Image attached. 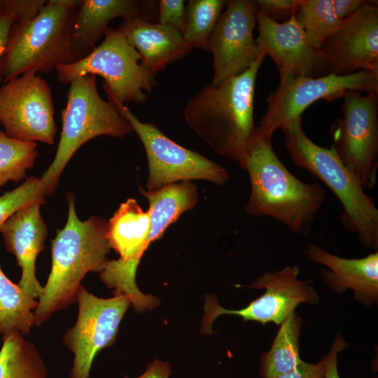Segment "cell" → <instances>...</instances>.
<instances>
[{"label":"cell","mask_w":378,"mask_h":378,"mask_svg":"<svg viewBox=\"0 0 378 378\" xmlns=\"http://www.w3.org/2000/svg\"><path fill=\"white\" fill-rule=\"evenodd\" d=\"M271 139L255 132L238 161L251 184L244 209L252 216L270 217L293 233L307 237L325 202V190L318 183L295 176L274 153Z\"/></svg>","instance_id":"cell-1"},{"label":"cell","mask_w":378,"mask_h":378,"mask_svg":"<svg viewBox=\"0 0 378 378\" xmlns=\"http://www.w3.org/2000/svg\"><path fill=\"white\" fill-rule=\"evenodd\" d=\"M66 197L67 220L52 241L50 272L34 312L36 326L76 301L85 276L90 272L100 273L108 261L107 221L97 216L80 220L75 195L67 193Z\"/></svg>","instance_id":"cell-2"},{"label":"cell","mask_w":378,"mask_h":378,"mask_svg":"<svg viewBox=\"0 0 378 378\" xmlns=\"http://www.w3.org/2000/svg\"><path fill=\"white\" fill-rule=\"evenodd\" d=\"M265 55L218 85H206L186 102L183 114L195 133L218 155L239 161L255 134V85Z\"/></svg>","instance_id":"cell-3"},{"label":"cell","mask_w":378,"mask_h":378,"mask_svg":"<svg viewBox=\"0 0 378 378\" xmlns=\"http://www.w3.org/2000/svg\"><path fill=\"white\" fill-rule=\"evenodd\" d=\"M284 144L296 166L323 183L342 206L343 227L365 247L378 250V209L372 198L340 161L334 150L320 146L304 133L301 117L281 128Z\"/></svg>","instance_id":"cell-4"},{"label":"cell","mask_w":378,"mask_h":378,"mask_svg":"<svg viewBox=\"0 0 378 378\" xmlns=\"http://www.w3.org/2000/svg\"><path fill=\"white\" fill-rule=\"evenodd\" d=\"M80 0H48L34 18L14 25L4 58L2 78L48 73L79 60L72 48L73 24Z\"/></svg>","instance_id":"cell-5"},{"label":"cell","mask_w":378,"mask_h":378,"mask_svg":"<svg viewBox=\"0 0 378 378\" xmlns=\"http://www.w3.org/2000/svg\"><path fill=\"white\" fill-rule=\"evenodd\" d=\"M61 117L62 127L55 156L41 178L48 195L54 193L66 165L85 143L102 135L121 139L133 132L117 107L100 96L94 75L70 82Z\"/></svg>","instance_id":"cell-6"},{"label":"cell","mask_w":378,"mask_h":378,"mask_svg":"<svg viewBox=\"0 0 378 378\" xmlns=\"http://www.w3.org/2000/svg\"><path fill=\"white\" fill-rule=\"evenodd\" d=\"M57 80L69 84L76 78L99 76L108 99L125 104L144 103L156 85L154 76L141 64V56L125 36L108 27L104 41L84 58L55 68Z\"/></svg>","instance_id":"cell-7"},{"label":"cell","mask_w":378,"mask_h":378,"mask_svg":"<svg viewBox=\"0 0 378 378\" xmlns=\"http://www.w3.org/2000/svg\"><path fill=\"white\" fill-rule=\"evenodd\" d=\"M150 232L148 210L144 211L134 198L122 203L107 222L108 241L119 258L108 260L99 273L101 281L113 289L114 295H125L139 313L160 304L156 297L142 293L136 284L138 265L150 244Z\"/></svg>","instance_id":"cell-8"},{"label":"cell","mask_w":378,"mask_h":378,"mask_svg":"<svg viewBox=\"0 0 378 378\" xmlns=\"http://www.w3.org/2000/svg\"><path fill=\"white\" fill-rule=\"evenodd\" d=\"M342 116L330 125L332 148L363 189L373 188L378 170V92L349 91Z\"/></svg>","instance_id":"cell-9"},{"label":"cell","mask_w":378,"mask_h":378,"mask_svg":"<svg viewBox=\"0 0 378 378\" xmlns=\"http://www.w3.org/2000/svg\"><path fill=\"white\" fill-rule=\"evenodd\" d=\"M349 91L378 92V74L363 70L346 76L280 78L276 88L266 98L267 110L255 132L272 139L278 129L301 117L315 102L342 98Z\"/></svg>","instance_id":"cell-10"},{"label":"cell","mask_w":378,"mask_h":378,"mask_svg":"<svg viewBox=\"0 0 378 378\" xmlns=\"http://www.w3.org/2000/svg\"><path fill=\"white\" fill-rule=\"evenodd\" d=\"M130 122L145 148L148 162L146 190L194 179L223 185L229 174L221 165L174 142L152 123L141 122L125 104L108 99Z\"/></svg>","instance_id":"cell-11"},{"label":"cell","mask_w":378,"mask_h":378,"mask_svg":"<svg viewBox=\"0 0 378 378\" xmlns=\"http://www.w3.org/2000/svg\"><path fill=\"white\" fill-rule=\"evenodd\" d=\"M298 266H286L280 270L262 274L247 287L265 288V292L240 309L222 307L214 296L206 295L201 332L212 334L214 321L223 314L239 316L244 321H256L262 325L267 323L281 325L300 304H317L319 295L311 285L313 279L300 280Z\"/></svg>","instance_id":"cell-12"},{"label":"cell","mask_w":378,"mask_h":378,"mask_svg":"<svg viewBox=\"0 0 378 378\" xmlns=\"http://www.w3.org/2000/svg\"><path fill=\"white\" fill-rule=\"evenodd\" d=\"M76 301L78 312L76 323L68 329L62 340L74 354L69 378H89L94 358L116 339L120 322L130 306L123 295L98 298L80 286Z\"/></svg>","instance_id":"cell-13"},{"label":"cell","mask_w":378,"mask_h":378,"mask_svg":"<svg viewBox=\"0 0 378 378\" xmlns=\"http://www.w3.org/2000/svg\"><path fill=\"white\" fill-rule=\"evenodd\" d=\"M52 91L36 74L25 73L0 87V122L10 137L52 145L57 125Z\"/></svg>","instance_id":"cell-14"},{"label":"cell","mask_w":378,"mask_h":378,"mask_svg":"<svg viewBox=\"0 0 378 378\" xmlns=\"http://www.w3.org/2000/svg\"><path fill=\"white\" fill-rule=\"evenodd\" d=\"M257 12L255 1H227L208 41L214 70L211 85L240 74L263 54L253 36Z\"/></svg>","instance_id":"cell-15"},{"label":"cell","mask_w":378,"mask_h":378,"mask_svg":"<svg viewBox=\"0 0 378 378\" xmlns=\"http://www.w3.org/2000/svg\"><path fill=\"white\" fill-rule=\"evenodd\" d=\"M257 44L275 63L279 77L318 78L330 74L325 56L309 41L295 15L279 23L258 10Z\"/></svg>","instance_id":"cell-16"},{"label":"cell","mask_w":378,"mask_h":378,"mask_svg":"<svg viewBox=\"0 0 378 378\" xmlns=\"http://www.w3.org/2000/svg\"><path fill=\"white\" fill-rule=\"evenodd\" d=\"M321 50L330 74L346 76L363 70L378 74L377 1H370L344 20Z\"/></svg>","instance_id":"cell-17"},{"label":"cell","mask_w":378,"mask_h":378,"mask_svg":"<svg viewBox=\"0 0 378 378\" xmlns=\"http://www.w3.org/2000/svg\"><path fill=\"white\" fill-rule=\"evenodd\" d=\"M158 3L146 0H80L73 24L72 48L79 60L89 55L115 18L157 22Z\"/></svg>","instance_id":"cell-18"},{"label":"cell","mask_w":378,"mask_h":378,"mask_svg":"<svg viewBox=\"0 0 378 378\" xmlns=\"http://www.w3.org/2000/svg\"><path fill=\"white\" fill-rule=\"evenodd\" d=\"M304 253L309 262L327 267L321 270V278L332 292L342 293L351 289L359 302L365 305L377 302L378 251L360 258H345L309 242Z\"/></svg>","instance_id":"cell-19"},{"label":"cell","mask_w":378,"mask_h":378,"mask_svg":"<svg viewBox=\"0 0 378 378\" xmlns=\"http://www.w3.org/2000/svg\"><path fill=\"white\" fill-rule=\"evenodd\" d=\"M41 205L34 203L22 208L0 228L7 250L15 255L22 270L18 285L35 299L39 298L43 289L36 276V260L44 249L48 236L40 211Z\"/></svg>","instance_id":"cell-20"},{"label":"cell","mask_w":378,"mask_h":378,"mask_svg":"<svg viewBox=\"0 0 378 378\" xmlns=\"http://www.w3.org/2000/svg\"><path fill=\"white\" fill-rule=\"evenodd\" d=\"M118 30L139 52L141 65L153 76L192 49L181 34L169 25L144 19L125 20Z\"/></svg>","instance_id":"cell-21"},{"label":"cell","mask_w":378,"mask_h":378,"mask_svg":"<svg viewBox=\"0 0 378 378\" xmlns=\"http://www.w3.org/2000/svg\"><path fill=\"white\" fill-rule=\"evenodd\" d=\"M139 190L149 202L150 244L162 237L167 227L183 213L192 209L198 201L197 187L190 181L169 184L153 191L141 186Z\"/></svg>","instance_id":"cell-22"},{"label":"cell","mask_w":378,"mask_h":378,"mask_svg":"<svg viewBox=\"0 0 378 378\" xmlns=\"http://www.w3.org/2000/svg\"><path fill=\"white\" fill-rule=\"evenodd\" d=\"M302 318L294 311L280 325L270 349L261 354L259 373L261 378H278L293 371L302 361L300 335Z\"/></svg>","instance_id":"cell-23"},{"label":"cell","mask_w":378,"mask_h":378,"mask_svg":"<svg viewBox=\"0 0 378 378\" xmlns=\"http://www.w3.org/2000/svg\"><path fill=\"white\" fill-rule=\"evenodd\" d=\"M38 300L12 282L0 266V332L3 337L18 332L29 333L34 325Z\"/></svg>","instance_id":"cell-24"},{"label":"cell","mask_w":378,"mask_h":378,"mask_svg":"<svg viewBox=\"0 0 378 378\" xmlns=\"http://www.w3.org/2000/svg\"><path fill=\"white\" fill-rule=\"evenodd\" d=\"M47 372L35 345L15 332L3 337L0 378H46Z\"/></svg>","instance_id":"cell-25"},{"label":"cell","mask_w":378,"mask_h":378,"mask_svg":"<svg viewBox=\"0 0 378 378\" xmlns=\"http://www.w3.org/2000/svg\"><path fill=\"white\" fill-rule=\"evenodd\" d=\"M225 0H189L186 5V23L181 34L192 48L208 51V41L225 7Z\"/></svg>","instance_id":"cell-26"},{"label":"cell","mask_w":378,"mask_h":378,"mask_svg":"<svg viewBox=\"0 0 378 378\" xmlns=\"http://www.w3.org/2000/svg\"><path fill=\"white\" fill-rule=\"evenodd\" d=\"M295 17L312 45L318 49L343 21L336 16L332 0H300Z\"/></svg>","instance_id":"cell-27"},{"label":"cell","mask_w":378,"mask_h":378,"mask_svg":"<svg viewBox=\"0 0 378 378\" xmlns=\"http://www.w3.org/2000/svg\"><path fill=\"white\" fill-rule=\"evenodd\" d=\"M37 154L36 142L18 140L0 130V188L10 181L22 180Z\"/></svg>","instance_id":"cell-28"},{"label":"cell","mask_w":378,"mask_h":378,"mask_svg":"<svg viewBox=\"0 0 378 378\" xmlns=\"http://www.w3.org/2000/svg\"><path fill=\"white\" fill-rule=\"evenodd\" d=\"M47 0H2L0 4V82L4 58L13 28L20 20L34 18Z\"/></svg>","instance_id":"cell-29"},{"label":"cell","mask_w":378,"mask_h":378,"mask_svg":"<svg viewBox=\"0 0 378 378\" xmlns=\"http://www.w3.org/2000/svg\"><path fill=\"white\" fill-rule=\"evenodd\" d=\"M46 189L41 178L31 176L19 187L0 195V228L15 212L34 203H45Z\"/></svg>","instance_id":"cell-30"},{"label":"cell","mask_w":378,"mask_h":378,"mask_svg":"<svg viewBox=\"0 0 378 378\" xmlns=\"http://www.w3.org/2000/svg\"><path fill=\"white\" fill-rule=\"evenodd\" d=\"M157 22L169 25L182 34L186 23V4L183 0L158 1Z\"/></svg>","instance_id":"cell-31"},{"label":"cell","mask_w":378,"mask_h":378,"mask_svg":"<svg viewBox=\"0 0 378 378\" xmlns=\"http://www.w3.org/2000/svg\"><path fill=\"white\" fill-rule=\"evenodd\" d=\"M255 2L258 11L271 20L282 23L295 15L300 0H255Z\"/></svg>","instance_id":"cell-32"},{"label":"cell","mask_w":378,"mask_h":378,"mask_svg":"<svg viewBox=\"0 0 378 378\" xmlns=\"http://www.w3.org/2000/svg\"><path fill=\"white\" fill-rule=\"evenodd\" d=\"M327 359L326 355L316 363H306L302 360L293 371L278 378H324Z\"/></svg>","instance_id":"cell-33"},{"label":"cell","mask_w":378,"mask_h":378,"mask_svg":"<svg viewBox=\"0 0 378 378\" xmlns=\"http://www.w3.org/2000/svg\"><path fill=\"white\" fill-rule=\"evenodd\" d=\"M349 344L345 341L340 333H338L330 349L327 354V363L324 378H340L337 369V355L348 346Z\"/></svg>","instance_id":"cell-34"},{"label":"cell","mask_w":378,"mask_h":378,"mask_svg":"<svg viewBox=\"0 0 378 378\" xmlns=\"http://www.w3.org/2000/svg\"><path fill=\"white\" fill-rule=\"evenodd\" d=\"M369 2V0H332V5L337 18L344 20Z\"/></svg>","instance_id":"cell-35"},{"label":"cell","mask_w":378,"mask_h":378,"mask_svg":"<svg viewBox=\"0 0 378 378\" xmlns=\"http://www.w3.org/2000/svg\"><path fill=\"white\" fill-rule=\"evenodd\" d=\"M170 373L169 364L157 359L150 363L146 372L136 378H169ZM124 378L129 377L125 376Z\"/></svg>","instance_id":"cell-36"},{"label":"cell","mask_w":378,"mask_h":378,"mask_svg":"<svg viewBox=\"0 0 378 378\" xmlns=\"http://www.w3.org/2000/svg\"><path fill=\"white\" fill-rule=\"evenodd\" d=\"M1 2H2V0H0V4H1Z\"/></svg>","instance_id":"cell-37"}]
</instances>
